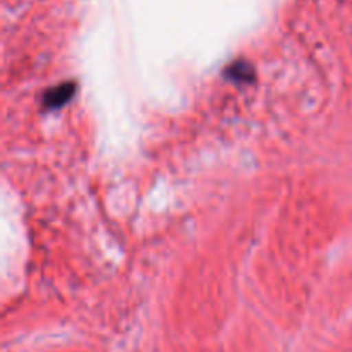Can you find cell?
<instances>
[{
  "label": "cell",
  "mask_w": 352,
  "mask_h": 352,
  "mask_svg": "<svg viewBox=\"0 0 352 352\" xmlns=\"http://www.w3.org/2000/svg\"><path fill=\"white\" fill-rule=\"evenodd\" d=\"M76 82H62V85L50 88L43 96L45 109H60L74 96Z\"/></svg>",
  "instance_id": "1"
},
{
  "label": "cell",
  "mask_w": 352,
  "mask_h": 352,
  "mask_svg": "<svg viewBox=\"0 0 352 352\" xmlns=\"http://www.w3.org/2000/svg\"><path fill=\"white\" fill-rule=\"evenodd\" d=\"M226 76L236 82H248L253 81L254 71L250 64H246V62H236V64H230L229 67H227Z\"/></svg>",
  "instance_id": "2"
}]
</instances>
